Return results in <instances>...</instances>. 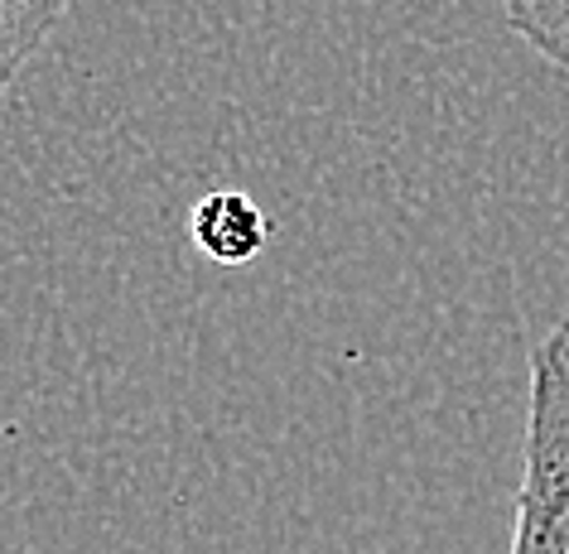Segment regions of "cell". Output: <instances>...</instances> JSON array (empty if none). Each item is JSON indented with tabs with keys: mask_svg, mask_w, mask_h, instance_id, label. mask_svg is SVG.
I'll return each instance as SVG.
<instances>
[{
	"mask_svg": "<svg viewBox=\"0 0 569 554\" xmlns=\"http://www.w3.org/2000/svg\"><path fill=\"white\" fill-rule=\"evenodd\" d=\"M270 218L251 193L241 189H212L189 208V236L193 246L218 265H251L270 241Z\"/></svg>",
	"mask_w": 569,
	"mask_h": 554,
	"instance_id": "obj_2",
	"label": "cell"
},
{
	"mask_svg": "<svg viewBox=\"0 0 569 554\" xmlns=\"http://www.w3.org/2000/svg\"><path fill=\"white\" fill-rule=\"evenodd\" d=\"M73 0H0V92L49 44Z\"/></svg>",
	"mask_w": 569,
	"mask_h": 554,
	"instance_id": "obj_3",
	"label": "cell"
},
{
	"mask_svg": "<svg viewBox=\"0 0 569 554\" xmlns=\"http://www.w3.org/2000/svg\"><path fill=\"white\" fill-rule=\"evenodd\" d=\"M507 554H569V319L531 352L517 521Z\"/></svg>",
	"mask_w": 569,
	"mask_h": 554,
	"instance_id": "obj_1",
	"label": "cell"
},
{
	"mask_svg": "<svg viewBox=\"0 0 569 554\" xmlns=\"http://www.w3.org/2000/svg\"><path fill=\"white\" fill-rule=\"evenodd\" d=\"M502 16L540 59L569 68V0H502Z\"/></svg>",
	"mask_w": 569,
	"mask_h": 554,
	"instance_id": "obj_4",
	"label": "cell"
}]
</instances>
